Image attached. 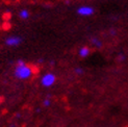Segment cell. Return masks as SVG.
<instances>
[{"label":"cell","mask_w":128,"mask_h":127,"mask_svg":"<svg viewBox=\"0 0 128 127\" xmlns=\"http://www.w3.org/2000/svg\"><path fill=\"white\" fill-rule=\"evenodd\" d=\"M90 53H91V49H90L88 47H86V46L80 47L78 49V56H79V58H88V56L90 55Z\"/></svg>","instance_id":"obj_5"},{"label":"cell","mask_w":128,"mask_h":127,"mask_svg":"<svg viewBox=\"0 0 128 127\" xmlns=\"http://www.w3.org/2000/svg\"><path fill=\"white\" fill-rule=\"evenodd\" d=\"M50 105H51V98H50V96H47L43 100V106L44 107H49Z\"/></svg>","instance_id":"obj_8"},{"label":"cell","mask_w":128,"mask_h":127,"mask_svg":"<svg viewBox=\"0 0 128 127\" xmlns=\"http://www.w3.org/2000/svg\"><path fill=\"white\" fill-rule=\"evenodd\" d=\"M110 34H112V36H114V34H117V30H116V29H110Z\"/></svg>","instance_id":"obj_11"},{"label":"cell","mask_w":128,"mask_h":127,"mask_svg":"<svg viewBox=\"0 0 128 127\" xmlns=\"http://www.w3.org/2000/svg\"><path fill=\"white\" fill-rule=\"evenodd\" d=\"M23 42V39L19 36H10L5 39V45L8 47H17L21 45Z\"/></svg>","instance_id":"obj_3"},{"label":"cell","mask_w":128,"mask_h":127,"mask_svg":"<svg viewBox=\"0 0 128 127\" xmlns=\"http://www.w3.org/2000/svg\"><path fill=\"white\" fill-rule=\"evenodd\" d=\"M117 58H118V62H124L125 60H126V55L124 54V53H119L118 54V56H117Z\"/></svg>","instance_id":"obj_10"},{"label":"cell","mask_w":128,"mask_h":127,"mask_svg":"<svg viewBox=\"0 0 128 127\" xmlns=\"http://www.w3.org/2000/svg\"><path fill=\"white\" fill-rule=\"evenodd\" d=\"M91 43H92V45L95 47V48H97V49H100L102 48V46H103V44H102V41L100 39H98V38H92L91 39Z\"/></svg>","instance_id":"obj_6"},{"label":"cell","mask_w":128,"mask_h":127,"mask_svg":"<svg viewBox=\"0 0 128 127\" xmlns=\"http://www.w3.org/2000/svg\"><path fill=\"white\" fill-rule=\"evenodd\" d=\"M19 17H20V19H22V20H27V19L30 17V12L28 10L23 8L19 12Z\"/></svg>","instance_id":"obj_7"},{"label":"cell","mask_w":128,"mask_h":127,"mask_svg":"<svg viewBox=\"0 0 128 127\" xmlns=\"http://www.w3.org/2000/svg\"><path fill=\"white\" fill-rule=\"evenodd\" d=\"M74 72H75V74H76V75L81 76V75H84V70L82 69L81 67H77V68H75Z\"/></svg>","instance_id":"obj_9"},{"label":"cell","mask_w":128,"mask_h":127,"mask_svg":"<svg viewBox=\"0 0 128 127\" xmlns=\"http://www.w3.org/2000/svg\"><path fill=\"white\" fill-rule=\"evenodd\" d=\"M14 74H15V77L18 78L19 80H27L32 76L34 69H32V67L27 65L24 60H19L16 64Z\"/></svg>","instance_id":"obj_1"},{"label":"cell","mask_w":128,"mask_h":127,"mask_svg":"<svg viewBox=\"0 0 128 127\" xmlns=\"http://www.w3.org/2000/svg\"><path fill=\"white\" fill-rule=\"evenodd\" d=\"M55 82H56V76L54 73H51V72L44 74L41 78V84L44 88H51L55 84Z\"/></svg>","instance_id":"obj_2"},{"label":"cell","mask_w":128,"mask_h":127,"mask_svg":"<svg viewBox=\"0 0 128 127\" xmlns=\"http://www.w3.org/2000/svg\"><path fill=\"white\" fill-rule=\"evenodd\" d=\"M95 10L90 5H82L77 8V14L81 17H91L94 15Z\"/></svg>","instance_id":"obj_4"}]
</instances>
